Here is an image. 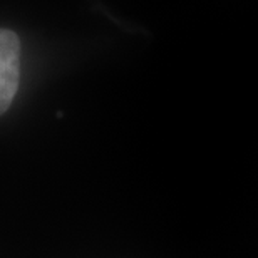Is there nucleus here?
I'll use <instances>...</instances> for the list:
<instances>
[{
	"label": "nucleus",
	"instance_id": "obj_1",
	"mask_svg": "<svg viewBox=\"0 0 258 258\" xmlns=\"http://www.w3.org/2000/svg\"><path fill=\"white\" fill-rule=\"evenodd\" d=\"M20 79V40L14 30L0 29V116L12 104Z\"/></svg>",
	"mask_w": 258,
	"mask_h": 258
}]
</instances>
